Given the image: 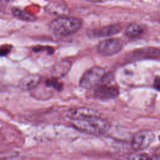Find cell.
Here are the masks:
<instances>
[{
    "label": "cell",
    "mask_w": 160,
    "mask_h": 160,
    "mask_svg": "<svg viewBox=\"0 0 160 160\" xmlns=\"http://www.w3.org/2000/svg\"><path fill=\"white\" fill-rule=\"evenodd\" d=\"M66 116L70 120L75 121L93 116H100L98 111L86 107H76L69 109Z\"/></svg>",
    "instance_id": "obj_8"
},
{
    "label": "cell",
    "mask_w": 160,
    "mask_h": 160,
    "mask_svg": "<svg viewBox=\"0 0 160 160\" xmlns=\"http://www.w3.org/2000/svg\"><path fill=\"white\" fill-rule=\"evenodd\" d=\"M128 160H160V156L150 155L144 152H133L128 158Z\"/></svg>",
    "instance_id": "obj_14"
},
{
    "label": "cell",
    "mask_w": 160,
    "mask_h": 160,
    "mask_svg": "<svg viewBox=\"0 0 160 160\" xmlns=\"http://www.w3.org/2000/svg\"><path fill=\"white\" fill-rule=\"evenodd\" d=\"M45 11L52 15L58 17L68 16L70 12V9L64 1H51L44 7Z\"/></svg>",
    "instance_id": "obj_9"
},
{
    "label": "cell",
    "mask_w": 160,
    "mask_h": 160,
    "mask_svg": "<svg viewBox=\"0 0 160 160\" xmlns=\"http://www.w3.org/2000/svg\"><path fill=\"white\" fill-rule=\"evenodd\" d=\"M82 25V21L76 17H57L49 23V29L56 35L68 36L76 32Z\"/></svg>",
    "instance_id": "obj_2"
},
{
    "label": "cell",
    "mask_w": 160,
    "mask_h": 160,
    "mask_svg": "<svg viewBox=\"0 0 160 160\" xmlns=\"http://www.w3.org/2000/svg\"><path fill=\"white\" fill-rule=\"evenodd\" d=\"M11 12L14 16L19 19L22 21H34L36 19V16L31 14L25 11H23L21 9L18 8H12L11 9Z\"/></svg>",
    "instance_id": "obj_13"
},
{
    "label": "cell",
    "mask_w": 160,
    "mask_h": 160,
    "mask_svg": "<svg viewBox=\"0 0 160 160\" xmlns=\"http://www.w3.org/2000/svg\"><path fill=\"white\" fill-rule=\"evenodd\" d=\"M154 86L156 88V89L160 91V76H158L155 79Z\"/></svg>",
    "instance_id": "obj_17"
},
{
    "label": "cell",
    "mask_w": 160,
    "mask_h": 160,
    "mask_svg": "<svg viewBox=\"0 0 160 160\" xmlns=\"http://www.w3.org/2000/svg\"><path fill=\"white\" fill-rule=\"evenodd\" d=\"M144 31V27L139 23H132L128 25L124 31L125 35L129 38H136L140 36Z\"/></svg>",
    "instance_id": "obj_11"
},
{
    "label": "cell",
    "mask_w": 160,
    "mask_h": 160,
    "mask_svg": "<svg viewBox=\"0 0 160 160\" xmlns=\"http://www.w3.org/2000/svg\"><path fill=\"white\" fill-rule=\"evenodd\" d=\"M123 46V42L119 38H111L102 40L97 46V52L103 56H109L119 52Z\"/></svg>",
    "instance_id": "obj_4"
},
{
    "label": "cell",
    "mask_w": 160,
    "mask_h": 160,
    "mask_svg": "<svg viewBox=\"0 0 160 160\" xmlns=\"http://www.w3.org/2000/svg\"><path fill=\"white\" fill-rule=\"evenodd\" d=\"M119 93V88L112 82H101L96 88L94 96L100 100H109L118 97Z\"/></svg>",
    "instance_id": "obj_6"
},
{
    "label": "cell",
    "mask_w": 160,
    "mask_h": 160,
    "mask_svg": "<svg viewBox=\"0 0 160 160\" xmlns=\"http://www.w3.org/2000/svg\"><path fill=\"white\" fill-rule=\"evenodd\" d=\"M46 86L47 87L52 88L57 91H61L63 88V84L59 81V78L55 77L47 79L46 81Z\"/></svg>",
    "instance_id": "obj_15"
},
{
    "label": "cell",
    "mask_w": 160,
    "mask_h": 160,
    "mask_svg": "<svg viewBox=\"0 0 160 160\" xmlns=\"http://www.w3.org/2000/svg\"><path fill=\"white\" fill-rule=\"evenodd\" d=\"M121 26L119 24L107 25L99 28L88 29L87 35L91 38H99L109 37L119 33L121 30Z\"/></svg>",
    "instance_id": "obj_7"
},
{
    "label": "cell",
    "mask_w": 160,
    "mask_h": 160,
    "mask_svg": "<svg viewBox=\"0 0 160 160\" xmlns=\"http://www.w3.org/2000/svg\"><path fill=\"white\" fill-rule=\"evenodd\" d=\"M105 74L106 72L104 68L94 66L88 69L82 74L79 81V85L85 89L97 87L102 81Z\"/></svg>",
    "instance_id": "obj_3"
},
{
    "label": "cell",
    "mask_w": 160,
    "mask_h": 160,
    "mask_svg": "<svg viewBox=\"0 0 160 160\" xmlns=\"http://www.w3.org/2000/svg\"><path fill=\"white\" fill-rule=\"evenodd\" d=\"M41 81V76L38 74H29L24 77L20 81L19 86L23 90L34 89Z\"/></svg>",
    "instance_id": "obj_10"
},
{
    "label": "cell",
    "mask_w": 160,
    "mask_h": 160,
    "mask_svg": "<svg viewBox=\"0 0 160 160\" xmlns=\"http://www.w3.org/2000/svg\"><path fill=\"white\" fill-rule=\"evenodd\" d=\"M154 138L155 135L152 131L141 130L133 136L131 142V148L137 151L143 150L151 144Z\"/></svg>",
    "instance_id": "obj_5"
},
{
    "label": "cell",
    "mask_w": 160,
    "mask_h": 160,
    "mask_svg": "<svg viewBox=\"0 0 160 160\" xmlns=\"http://www.w3.org/2000/svg\"><path fill=\"white\" fill-rule=\"evenodd\" d=\"M72 124L76 129L93 135L104 134L108 131L111 126L109 121L100 116H93L72 121Z\"/></svg>",
    "instance_id": "obj_1"
},
{
    "label": "cell",
    "mask_w": 160,
    "mask_h": 160,
    "mask_svg": "<svg viewBox=\"0 0 160 160\" xmlns=\"http://www.w3.org/2000/svg\"><path fill=\"white\" fill-rule=\"evenodd\" d=\"M10 51H11L10 46H8V45H6V46H4V48H3L2 47L1 48V56L6 55V54H7Z\"/></svg>",
    "instance_id": "obj_16"
},
{
    "label": "cell",
    "mask_w": 160,
    "mask_h": 160,
    "mask_svg": "<svg viewBox=\"0 0 160 160\" xmlns=\"http://www.w3.org/2000/svg\"><path fill=\"white\" fill-rule=\"evenodd\" d=\"M71 62L68 61H62L55 64L52 69L54 77L59 78L66 76L71 68Z\"/></svg>",
    "instance_id": "obj_12"
}]
</instances>
